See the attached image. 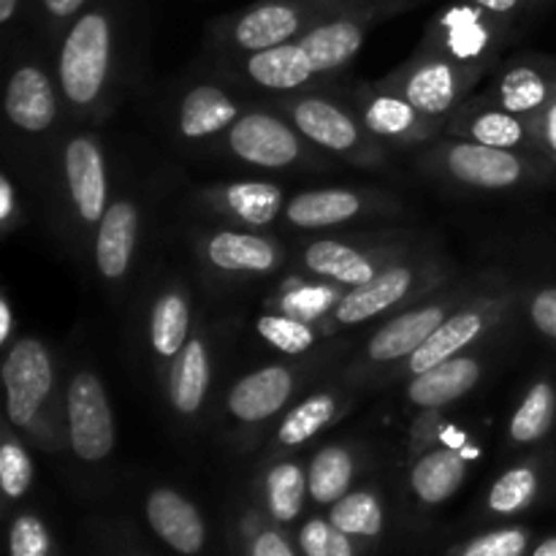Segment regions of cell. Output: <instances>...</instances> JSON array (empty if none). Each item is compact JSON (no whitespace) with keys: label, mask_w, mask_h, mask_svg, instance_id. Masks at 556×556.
I'll return each mask as SVG.
<instances>
[{"label":"cell","mask_w":556,"mask_h":556,"mask_svg":"<svg viewBox=\"0 0 556 556\" xmlns=\"http://www.w3.org/2000/svg\"><path fill=\"white\" fill-rule=\"evenodd\" d=\"M112 16L103 9L76 16L60 47V90L74 106L87 109L101 98L112 68Z\"/></svg>","instance_id":"1"},{"label":"cell","mask_w":556,"mask_h":556,"mask_svg":"<svg viewBox=\"0 0 556 556\" xmlns=\"http://www.w3.org/2000/svg\"><path fill=\"white\" fill-rule=\"evenodd\" d=\"M478 74L481 68L476 63L434 52L410 60L400 74H394V79L386 81V87L400 92L424 114L440 119L465 98V92L476 85Z\"/></svg>","instance_id":"2"},{"label":"cell","mask_w":556,"mask_h":556,"mask_svg":"<svg viewBox=\"0 0 556 556\" xmlns=\"http://www.w3.org/2000/svg\"><path fill=\"white\" fill-rule=\"evenodd\" d=\"M351 5H326L309 3V0H264L244 14H239L231 25V43L244 52H261V49L280 47V43L299 41L302 33L329 16Z\"/></svg>","instance_id":"3"},{"label":"cell","mask_w":556,"mask_h":556,"mask_svg":"<svg viewBox=\"0 0 556 556\" xmlns=\"http://www.w3.org/2000/svg\"><path fill=\"white\" fill-rule=\"evenodd\" d=\"M5 413L16 429H30L54 386L52 358L36 337H20L3 358Z\"/></svg>","instance_id":"4"},{"label":"cell","mask_w":556,"mask_h":556,"mask_svg":"<svg viewBox=\"0 0 556 556\" xmlns=\"http://www.w3.org/2000/svg\"><path fill=\"white\" fill-rule=\"evenodd\" d=\"M68 443L81 462H101L114 451L112 405L98 375L76 372L65 394Z\"/></svg>","instance_id":"5"},{"label":"cell","mask_w":556,"mask_h":556,"mask_svg":"<svg viewBox=\"0 0 556 556\" xmlns=\"http://www.w3.org/2000/svg\"><path fill=\"white\" fill-rule=\"evenodd\" d=\"M288 114L313 144L324 147L334 155L356 157V161L378 157V144L362 134V125L356 123V117L329 98H293V101H288Z\"/></svg>","instance_id":"6"},{"label":"cell","mask_w":556,"mask_h":556,"mask_svg":"<svg viewBox=\"0 0 556 556\" xmlns=\"http://www.w3.org/2000/svg\"><path fill=\"white\" fill-rule=\"evenodd\" d=\"M443 168L448 177L467 188L505 190L525 182L530 174V163L514 150L486 147L478 141H451L443 150Z\"/></svg>","instance_id":"7"},{"label":"cell","mask_w":556,"mask_h":556,"mask_svg":"<svg viewBox=\"0 0 556 556\" xmlns=\"http://www.w3.org/2000/svg\"><path fill=\"white\" fill-rule=\"evenodd\" d=\"M505 307V299H481V302L470 304V307L456 309L454 315L443 320L434 329V334L407 358V372L421 375L427 369L438 367V364L448 362V358L459 356L476 340H481L489 329L500 320Z\"/></svg>","instance_id":"8"},{"label":"cell","mask_w":556,"mask_h":556,"mask_svg":"<svg viewBox=\"0 0 556 556\" xmlns=\"http://www.w3.org/2000/svg\"><path fill=\"white\" fill-rule=\"evenodd\" d=\"M228 150L250 166L288 168L302 157V141L275 114L248 112L228 128Z\"/></svg>","instance_id":"9"},{"label":"cell","mask_w":556,"mask_h":556,"mask_svg":"<svg viewBox=\"0 0 556 556\" xmlns=\"http://www.w3.org/2000/svg\"><path fill=\"white\" fill-rule=\"evenodd\" d=\"M378 11L386 9H367V5H351L329 20L318 22L307 33L299 36V43L304 47L307 58L313 60L315 74H329V71L342 68L351 63L364 47L367 36V22Z\"/></svg>","instance_id":"10"},{"label":"cell","mask_w":556,"mask_h":556,"mask_svg":"<svg viewBox=\"0 0 556 556\" xmlns=\"http://www.w3.org/2000/svg\"><path fill=\"white\" fill-rule=\"evenodd\" d=\"M63 166L76 215L85 223H101V217L109 210V185L106 161H103L98 141L92 136H74L65 144Z\"/></svg>","instance_id":"11"},{"label":"cell","mask_w":556,"mask_h":556,"mask_svg":"<svg viewBox=\"0 0 556 556\" xmlns=\"http://www.w3.org/2000/svg\"><path fill=\"white\" fill-rule=\"evenodd\" d=\"M358 114L369 136L396 141V144H416V141L429 139L440 125L438 117H429L407 98L391 90L364 92L358 101Z\"/></svg>","instance_id":"12"},{"label":"cell","mask_w":556,"mask_h":556,"mask_svg":"<svg viewBox=\"0 0 556 556\" xmlns=\"http://www.w3.org/2000/svg\"><path fill=\"white\" fill-rule=\"evenodd\" d=\"M147 525L172 552L182 556H195L204 552L206 525L199 508L185 494L174 489H152L144 503Z\"/></svg>","instance_id":"13"},{"label":"cell","mask_w":556,"mask_h":556,"mask_svg":"<svg viewBox=\"0 0 556 556\" xmlns=\"http://www.w3.org/2000/svg\"><path fill=\"white\" fill-rule=\"evenodd\" d=\"M418 282V269L410 264H389L364 286L351 288L337 302L334 320L340 326H358L378 318L394 304L405 302Z\"/></svg>","instance_id":"14"},{"label":"cell","mask_w":556,"mask_h":556,"mask_svg":"<svg viewBox=\"0 0 556 556\" xmlns=\"http://www.w3.org/2000/svg\"><path fill=\"white\" fill-rule=\"evenodd\" d=\"M445 318H448V304L445 302H429L407 309L375 331L364 356L372 364H394L402 358H410Z\"/></svg>","instance_id":"15"},{"label":"cell","mask_w":556,"mask_h":556,"mask_svg":"<svg viewBox=\"0 0 556 556\" xmlns=\"http://www.w3.org/2000/svg\"><path fill=\"white\" fill-rule=\"evenodd\" d=\"M5 117L25 134H43L58 117V101L49 76L38 65H22L5 87Z\"/></svg>","instance_id":"16"},{"label":"cell","mask_w":556,"mask_h":556,"mask_svg":"<svg viewBox=\"0 0 556 556\" xmlns=\"http://www.w3.org/2000/svg\"><path fill=\"white\" fill-rule=\"evenodd\" d=\"M293 391V375L286 367H264L244 375L228 391V413L237 421L258 424L286 407Z\"/></svg>","instance_id":"17"},{"label":"cell","mask_w":556,"mask_h":556,"mask_svg":"<svg viewBox=\"0 0 556 556\" xmlns=\"http://www.w3.org/2000/svg\"><path fill=\"white\" fill-rule=\"evenodd\" d=\"M481 378L483 364L476 356L459 353V356L448 358V362L438 364V367L427 369V372L410 375L405 394L418 407H443L476 389Z\"/></svg>","instance_id":"18"},{"label":"cell","mask_w":556,"mask_h":556,"mask_svg":"<svg viewBox=\"0 0 556 556\" xmlns=\"http://www.w3.org/2000/svg\"><path fill=\"white\" fill-rule=\"evenodd\" d=\"M302 264L309 275L345 286L348 291L369 282L383 269L375 253H367V250H358L345 242H334V239H318V242L309 244L302 255Z\"/></svg>","instance_id":"19"},{"label":"cell","mask_w":556,"mask_h":556,"mask_svg":"<svg viewBox=\"0 0 556 556\" xmlns=\"http://www.w3.org/2000/svg\"><path fill=\"white\" fill-rule=\"evenodd\" d=\"M206 261L228 275H266L280 264V250L266 237L248 231H217L206 239Z\"/></svg>","instance_id":"20"},{"label":"cell","mask_w":556,"mask_h":556,"mask_svg":"<svg viewBox=\"0 0 556 556\" xmlns=\"http://www.w3.org/2000/svg\"><path fill=\"white\" fill-rule=\"evenodd\" d=\"M136 233H139V212L130 201H114L98 223L96 264L106 280H123L134 261Z\"/></svg>","instance_id":"21"},{"label":"cell","mask_w":556,"mask_h":556,"mask_svg":"<svg viewBox=\"0 0 556 556\" xmlns=\"http://www.w3.org/2000/svg\"><path fill=\"white\" fill-rule=\"evenodd\" d=\"M369 201L356 190L331 188V190H307L293 195L286 204V217L296 228H329L364 215Z\"/></svg>","instance_id":"22"},{"label":"cell","mask_w":556,"mask_h":556,"mask_svg":"<svg viewBox=\"0 0 556 556\" xmlns=\"http://www.w3.org/2000/svg\"><path fill=\"white\" fill-rule=\"evenodd\" d=\"M244 71L255 85L266 87V90H296L315 76L313 60L307 58L299 41L250 52Z\"/></svg>","instance_id":"23"},{"label":"cell","mask_w":556,"mask_h":556,"mask_svg":"<svg viewBox=\"0 0 556 556\" xmlns=\"http://www.w3.org/2000/svg\"><path fill=\"white\" fill-rule=\"evenodd\" d=\"M467 476L465 456L456 448L427 451L410 470V489L424 505H443L462 489Z\"/></svg>","instance_id":"24"},{"label":"cell","mask_w":556,"mask_h":556,"mask_svg":"<svg viewBox=\"0 0 556 556\" xmlns=\"http://www.w3.org/2000/svg\"><path fill=\"white\" fill-rule=\"evenodd\" d=\"M239 114V106L215 85H199L182 98L179 106V134L185 139H206L220 130L231 128Z\"/></svg>","instance_id":"25"},{"label":"cell","mask_w":556,"mask_h":556,"mask_svg":"<svg viewBox=\"0 0 556 556\" xmlns=\"http://www.w3.org/2000/svg\"><path fill=\"white\" fill-rule=\"evenodd\" d=\"M215 210L248 223V226H269L282 212V190L271 182H233L212 188L206 193Z\"/></svg>","instance_id":"26"},{"label":"cell","mask_w":556,"mask_h":556,"mask_svg":"<svg viewBox=\"0 0 556 556\" xmlns=\"http://www.w3.org/2000/svg\"><path fill=\"white\" fill-rule=\"evenodd\" d=\"M212 383V362L204 340H190L185 351L174 358L172 380H168V396L174 410L182 416H195L206 400Z\"/></svg>","instance_id":"27"},{"label":"cell","mask_w":556,"mask_h":556,"mask_svg":"<svg viewBox=\"0 0 556 556\" xmlns=\"http://www.w3.org/2000/svg\"><path fill=\"white\" fill-rule=\"evenodd\" d=\"M556 96V79L546 68L519 63L510 65L497 85V101L505 112L532 117Z\"/></svg>","instance_id":"28"},{"label":"cell","mask_w":556,"mask_h":556,"mask_svg":"<svg viewBox=\"0 0 556 556\" xmlns=\"http://www.w3.org/2000/svg\"><path fill=\"white\" fill-rule=\"evenodd\" d=\"M356 462L345 445H326L313 456L307 467L309 500L315 505H334L351 492Z\"/></svg>","instance_id":"29"},{"label":"cell","mask_w":556,"mask_h":556,"mask_svg":"<svg viewBox=\"0 0 556 556\" xmlns=\"http://www.w3.org/2000/svg\"><path fill=\"white\" fill-rule=\"evenodd\" d=\"M190 304L179 291L163 293L150 313V342L161 358H177L188 345Z\"/></svg>","instance_id":"30"},{"label":"cell","mask_w":556,"mask_h":556,"mask_svg":"<svg viewBox=\"0 0 556 556\" xmlns=\"http://www.w3.org/2000/svg\"><path fill=\"white\" fill-rule=\"evenodd\" d=\"M309 497L307 472L296 462H280L266 472L264 500L266 510L277 525H291L302 514L304 500Z\"/></svg>","instance_id":"31"},{"label":"cell","mask_w":556,"mask_h":556,"mask_svg":"<svg viewBox=\"0 0 556 556\" xmlns=\"http://www.w3.org/2000/svg\"><path fill=\"white\" fill-rule=\"evenodd\" d=\"M329 521L340 527L342 532L356 541H375V538L383 535L386 527V514L383 503L375 492L369 489H358V492H348L345 497L337 500L334 505H329Z\"/></svg>","instance_id":"32"},{"label":"cell","mask_w":556,"mask_h":556,"mask_svg":"<svg viewBox=\"0 0 556 556\" xmlns=\"http://www.w3.org/2000/svg\"><path fill=\"white\" fill-rule=\"evenodd\" d=\"M556 418V391L552 380H538L532 383V389L527 391V396L521 400V405L516 407L514 418H510V440L519 445L538 443L541 438H546L554 427Z\"/></svg>","instance_id":"33"},{"label":"cell","mask_w":556,"mask_h":556,"mask_svg":"<svg viewBox=\"0 0 556 556\" xmlns=\"http://www.w3.org/2000/svg\"><path fill=\"white\" fill-rule=\"evenodd\" d=\"M462 130H465L470 141H478V144H486V147H503V150H516V147L535 144L527 117L505 112L503 106L483 109V112L472 114Z\"/></svg>","instance_id":"34"},{"label":"cell","mask_w":556,"mask_h":556,"mask_svg":"<svg viewBox=\"0 0 556 556\" xmlns=\"http://www.w3.org/2000/svg\"><path fill=\"white\" fill-rule=\"evenodd\" d=\"M337 413V400L329 391H320V394L307 396L299 407H293L286 418H282L280 429H277V443L282 448H296L304 445L307 440H313L320 429H326L331 424Z\"/></svg>","instance_id":"35"},{"label":"cell","mask_w":556,"mask_h":556,"mask_svg":"<svg viewBox=\"0 0 556 556\" xmlns=\"http://www.w3.org/2000/svg\"><path fill=\"white\" fill-rule=\"evenodd\" d=\"M538 489H541V478H538L535 467H510L505 476H500L497 481H494L492 492H489V510H492L494 516L521 514V510H527L535 503Z\"/></svg>","instance_id":"36"},{"label":"cell","mask_w":556,"mask_h":556,"mask_svg":"<svg viewBox=\"0 0 556 556\" xmlns=\"http://www.w3.org/2000/svg\"><path fill=\"white\" fill-rule=\"evenodd\" d=\"M255 331L269 342L277 351L288 353V356H299V353L309 351L315 345V329L307 320H299L293 315H261L255 320Z\"/></svg>","instance_id":"37"},{"label":"cell","mask_w":556,"mask_h":556,"mask_svg":"<svg viewBox=\"0 0 556 556\" xmlns=\"http://www.w3.org/2000/svg\"><path fill=\"white\" fill-rule=\"evenodd\" d=\"M299 552L304 556H356V543L329 519H309L299 530Z\"/></svg>","instance_id":"38"},{"label":"cell","mask_w":556,"mask_h":556,"mask_svg":"<svg viewBox=\"0 0 556 556\" xmlns=\"http://www.w3.org/2000/svg\"><path fill=\"white\" fill-rule=\"evenodd\" d=\"M443 27L448 30L445 47H448V52L456 60L470 63L486 47V30H483L481 20L476 14H470V11H451L443 20Z\"/></svg>","instance_id":"39"},{"label":"cell","mask_w":556,"mask_h":556,"mask_svg":"<svg viewBox=\"0 0 556 556\" xmlns=\"http://www.w3.org/2000/svg\"><path fill=\"white\" fill-rule=\"evenodd\" d=\"M530 548V532L525 527H503L456 546L448 556H525Z\"/></svg>","instance_id":"40"},{"label":"cell","mask_w":556,"mask_h":556,"mask_svg":"<svg viewBox=\"0 0 556 556\" xmlns=\"http://www.w3.org/2000/svg\"><path fill=\"white\" fill-rule=\"evenodd\" d=\"M33 483V462L14 438L0 445V489L9 500H22Z\"/></svg>","instance_id":"41"},{"label":"cell","mask_w":556,"mask_h":556,"mask_svg":"<svg viewBox=\"0 0 556 556\" xmlns=\"http://www.w3.org/2000/svg\"><path fill=\"white\" fill-rule=\"evenodd\" d=\"M9 556H58L49 527L36 514H20L11 521Z\"/></svg>","instance_id":"42"},{"label":"cell","mask_w":556,"mask_h":556,"mask_svg":"<svg viewBox=\"0 0 556 556\" xmlns=\"http://www.w3.org/2000/svg\"><path fill=\"white\" fill-rule=\"evenodd\" d=\"M334 293L324 291V288H302L299 293H288L282 296V307L288 309L286 315H293L299 320H315L329 309Z\"/></svg>","instance_id":"43"},{"label":"cell","mask_w":556,"mask_h":556,"mask_svg":"<svg viewBox=\"0 0 556 556\" xmlns=\"http://www.w3.org/2000/svg\"><path fill=\"white\" fill-rule=\"evenodd\" d=\"M248 556H299L296 548L277 532L275 527L258 525L250 532L248 541Z\"/></svg>","instance_id":"44"},{"label":"cell","mask_w":556,"mask_h":556,"mask_svg":"<svg viewBox=\"0 0 556 556\" xmlns=\"http://www.w3.org/2000/svg\"><path fill=\"white\" fill-rule=\"evenodd\" d=\"M530 320L543 337L556 340V288H543L532 296Z\"/></svg>","instance_id":"45"},{"label":"cell","mask_w":556,"mask_h":556,"mask_svg":"<svg viewBox=\"0 0 556 556\" xmlns=\"http://www.w3.org/2000/svg\"><path fill=\"white\" fill-rule=\"evenodd\" d=\"M532 128V139L541 150H546L548 155L556 157V96L538 114L527 117Z\"/></svg>","instance_id":"46"},{"label":"cell","mask_w":556,"mask_h":556,"mask_svg":"<svg viewBox=\"0 0 556 556\" xmlns=\"http://www.w3.org/2000/svg\"><path fill=\"white\" fill-rule=\"evenodd\" d=\"M85 3H87V0H41L43 11H47V14L52 16V20H58V22H63V20H68V16L79 14L81 5H85Z\"/></svg>","instance_id":"47"},{"label":"cell","mask_w":556,"mask_h":556,"mask_svg":"<svg viewBox=\"0 0 556 556\" xmlns=\"http://www.w3.org/2000/svg\"><path fill=\"white\" fill-rule=\"evenodd\" d=\"M14 206H16L14 185H11L9 177H0V220H3V226H9L11 215H14Z\"/></svg>","instance_id":"48"},{"label":"cell","mask_w":556,"mask_h":556,"mask_svg":"<svg viewBox=\"0 0 556 556\" xmlns=\"http://www.w3.org/2000/svg\"><path fill=\"white\" fill-rule=\"evenodd\" d=\"M478 9L489 11V14H514L525 0H472Z\"/></svg>","instance_id":"49"},{"label":"cell","mask_w":556,"mask_h":556,"mask_svg":"<svg viewBox=\"0 0 556 556\" xmlns=\"http://www.w3.org/2000/svg\"><path fill=\"white\" fill-rule=\"evenodd\" d=\"M11 326H14V315H11L9 299H0V345H9Z\"/></svg>","instance_id":"50"},{"label":"cell","mask_w":556,"mask_h":556,"mask_svg":"<svg viewBox=\"0 0 556 556\" xmlns=\"http://www.w3.org/2000/svg\"><path fill=\"white\" fill-rule=\"evenodd\" d=\"M16 9H20V0H0V22L9 25V22L14 20Z\"/></svg>","instance_id":"51"},{"label":"cell","mask_w":556,"mask_h":556,"mask_svg":"<svg viewBox=\"0 0 556 556\" xmlns=\"http://www.w3.org/2000/svg\"><path fill=\"white\" fill-rule=\"evenodd\" d=\"M532 556H556V538H548V541L538 543Z\"/></svg>","instance_id":"52"},{"label":"cell","mask_w":556,"mask_h":556,"mask_svg":"<svg viewBox=\"0 0 556 556\" xmlns=\"http://www.w3.org/2000/svg\"><path fill=\"white\" fill-rule=\"evenodd\" d=\"M309 3H326V5H358L364 0H309Z\"/></svg>","instance_id":"53"},{"label":"cell","mask_w":556,"mask_h":556,"mask_svg":"<svg viewBox=\"0 0 556 556\" xmlns=\"http://www.w3.org/2000/svg\"><path fill=\"white\" fill-rule=\"evenodd\" d=\"M134 556H141V554H134Z\"/></svg>","instance_id":"54"}]
</instances>
